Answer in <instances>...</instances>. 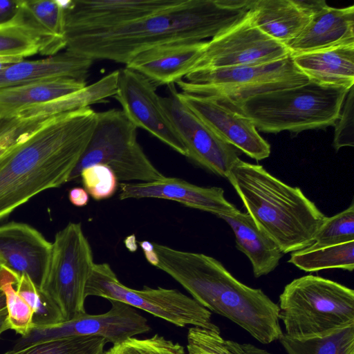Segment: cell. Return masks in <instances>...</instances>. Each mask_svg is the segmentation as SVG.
Here are the masks:
<instances>
[{
  "instance_id": "cell-1",
  "label": "cell",
  "mask_w": 354,
  "mask_h": 354,
  "mask_svg": "<svg viewBox=\"0 0 354 354\" xmlns=\"http://www.w3.org/2000/svg\"><path fill=\"white\" fill-rule=\"evenodd\" d=\"M250 10L248 0H67L66 49L126 65L156 46L212 39Z\"/></svg>"
},
{
  "instance_id": "cell-2",
  "label": "cell",
  "mask_w": 354,
  "mask_h": 354,
  "mask_svg": "<svg viewBox=\"0 0 354 354\" xmlns=\"http://www.w3.org/2000/svg\"><path fill=\"white\" fill-rule=\"evenodd\" d=\"M96 120L91 107L53 115L0 156V221L37 194L68 182Z\"/></svg>"
},
{
  "instance_id": "cell-3",
  "label": "cell",
  "mask_w": 354,
  "mask_h": 354,
  "mask_svg": "<svg viewBox=\"0 0 354 354\" xmlns=\"http://www.w3.org/2000/svg\"><path fill=\"white\" fill-rule=\"evenodd\" d=\"M156 268L178 282L198 304L225 317L262 344L283 335L279 308L261 289L236 279L216 259L153 243Z\"/></svg>"
},
{
  "instance_id": "cell-4",
  "label": "cell",
  "mask_w": 354,
  "mask_h": 354,
  "mask_svg": "<svg viewBox=\"0 0 354 354\" xmlns=\"http://www.w3.org/2000/svg\"><path fill=\"white\" fill-rule=\"evenodd\" d=\"M257 227L283 254L310 246L326 216L302 192L268 172L261 165L239 159L226 178Z\"/></svg>"
},
{
  "instance_id": "cell-5",
  "label": "cell",
  "mask_w": 354,
  "mask_h": 354,
  "mask_svg": "<svg viewBox=\"0 0 354 354\" xmlns=\"http://www.w3.org/2000/svg\"><path fill=\"white\" fill-rule=\"evenodd\" d=\"M349 89L309 80L301 86L257 95L243 101L219 99L249 118L257 131L298 133L333 126Z\"/></svg>"
},
{
  "instance_id": "cell-6",
  "label": "cell",
  "mask_w": 354,
  "mask_h": 354,
  "mask_svg": "<svg viewBox=\"0 0 354 354\" xmlns=\"http://www.w3.org/2000/svg\"><path fill=\"white\" fill-rule=\"evenodd\" d=\"M279 320L287 337L305 339L354 325V291L315 275L297 278L279 296Z\"/></svg>"
},
{
  "instance_id": "cell-7",
  "label": "cell",
  "mask_w": 354,
  "mask_h": 354,
  "mask_svg": "<svg viewBox=\"0 0 354 354\" xmlns=\"http://www.w3.org/2000/svg\"><path fill=\"white\" fill-rule=\"evenodd\" d=\"M96 164L109 167L122 182H149L164 176L139 144L137 127L122 110L116 109L97 112L92 136L68 182L79 178L84 168Z\"/></svg>"
},
{
  "instance_id": "cell-8",
  "label": "cell",
  "mask_w": 354,
  "mask_h": 354,
  "mask_svg": "<svg viewBox=\"0 0 354 354\" xmlns=\"http://www.w3.org/2000/svg\"><path fill=\"white\" fill-rule=\"evenodd\" d=\"M185 78L176 82L181 92L232 102L309 81L295 66L291 55L264 64L196 70Z\"/></svg>"
},
{
  "instance_id": "cell-9",
  "label": "cell",
  "mask_w": 354,
  "mask_h": 354,
  "mask_svg": "<svg viewBox=\"0 0 354 354\" xmlns=\"http://www.w3.org/2000/svg\"><path fill=\"white\" fill-rule=\"evenodd\" d=\"M94 265L92 249L80 223L71 222L56 233L40 289L59 308L64 321L86 313V287Z\"/></svg>"
},
{
  "instance_id": "cell-10",
  "label": "cell",
  "mask_w": 354,
  "mask_h": 354,
  "mask_svg": "<svg viewBox=\"0 0 354 354\" xmlns=\"http://www.w3.org/2000/svg\"><path fill=\"white\" fill-rule=\"evenodd\" d=\"M86 296L123 302L177 326L188 325L220 330L212 322V313L195 299L176 289L134 290L121 283L106 263H95L86 287Z\"/></svg>"
},
{
  "instance_id": "cell-11",
  "label": "cell",
  "mask_w": 354,
  "mask_h": 354,
  "mask_svg": "<svg viewBox=\"0 0 354 354\" xmlns=\"http://www.w3.org/2000/svg\"><path fill=\"white\" fill-rule=\"evenodd\" d=\"M290 55L285 44L256 26L250 10L235 24L207 41L203 54L192 71L264 64Z\"/></svg>"
},
{
  "instance_id": "cell-12",
  "label": "cell",
  "mask_w": 354,
  "mask_h": 354,
  "mask_svg": "<svg viewBox=\"0 0 354 354\" xmlns=\"http://www.w3.org/2000/svg\"><path fill=\"white\" fill-rule=\"evenodd\" d=\"M111 309L102 314L87 313L62 323L45 327H34L19 338L12 349H20L36 343L75 336H97L113 344L136 335L148 333L147 319L133 307L123 302L109 300Z\"/></svg>"
},
{
  "instance_id": "cell-13",
  "label": "cell",
  "mask_w": 354,
  "mask_h": 354,
  "mask_svg": "<svg viewBox=\"0 0 354 354\" xmlns=\"http://www.w3.org/2000/svg\"><path fill=\"white\" fill-rule=\"evenodd\" d=\"M168 86L170 95L160 97V102L186 148L187 157L203 169L227 178L240 159L238 150L178 100L174 91V84Z\"/></svg>"
},
{
  "instance_id": "cell-14",
  "label": "cell",
  "mask_w": 354,
  "mask_h": 354,
  "mask_svg": "<svg viewBox=\"0 0 354 354\" xmlns=\"http://www.w3.org/2000/svg\"><path fill=\"white\" fill-rule=\"evenodd\" d=\"M128 119L178 153L187 150L165 111L156 86L140 73L124 67L118 70L114 95Z\"/></svg>"
},
{
  "instance_id": "cell-15",
  "label": "cell",
  "mask_w": 354,
  "mask_h": 354,
  "mask_svg": "<svg viewBox=\"0 0 354 354\" xmlns=\"http://www.w3.org/2000/svg\"><path fill=\"white\" fill-rule=\"evenodd\" d=\"M174 93L204 123L221 138L259 161L270 154V145L259 133L252 122L224 100L178 92Z\"/></svg>"
},
{
  "instance_id": "cell-16",
  "label": "cell",
  "mask_w": 354,
  "mask_h": 354,
  "mask_svg": "<svg viewBox=\"0 0 354 354\" xmlns=\"http://www.w3.org/2000/svg\"><path fill=\"white\" fill-rule=\"evenodd\" d=\"M52 252V242L29 224L0 225V263L17 277L26 276L41 288Z\"/></svg>"
},
{
  "instance_id": "cell-17",
  "label": "cell",
  "mask_w": 354,
  "mask_h": 354,
  "mask_svg": "<svg viewBox=\"0 0 354 354\" xmlns=\"http://www.w3.org/2000/svg\"><path fill=\"white\" fill-rule=\"evenodd\" d=\"M118 198H162L213 214L221 218L232 216L239 211L224 196L221 187H205L181 178L165 177L149 182L120 183Z\"/></svg>"
},
{
  "instance_id": "cell-18",
  "label": "cell",
  "mask_w": 354,
  "mask_h": 354,
  "mask_svg": "<svg viewBox=\"0 0 354 354\" xmlns=\"http://www.w3.org/2000/svg\"><path fill=\"white\" fill-rule=\"evenodd\" d=\"M206 44L200 41L156 46L136 55L126 67L145 76L156 87L173 84L193 70Z\"/></svg>"
},
{
  "instance_id": "cell-19",
  "label": "cell",
  "mask_w": 354,
  "mask_h": 354,
  "mask_svg": "<svg viewBox=\"0 0 354 354\" xmlns=\"http://www.w3.org/2000/svg\"><path fill=\"white\" fill-rule=\"evenodd\" d=\"M93 60L65 50L36 60H21L0 70V90L53 78L85 82Z\"/></svg>"
},
{
  "instance_id": "cell-20",
  "label": "cell",
  "mask_w": 354,
  "mask_h": 354,
  "mask_svg": "<svg viewBox=\"0 0 354 354\" xmlns=\"http://www.w3.org/2000/svg\"><path fill=\"white\" fill-rule=\"evenodd\" d=\"M354 44V6H328L309 23L286 46L291 55Z\"/></svg>"
},
{
  "instance_id": "cell-21",
  "label": "cell",
  "mask_w": 354,
  "mask_h": 354,
  "mask_svg": "<svg viewBox=\"0 0 354 354\" xmlns=\"http://www.w3.org/2000/svg\"><path fill=\"white\" fill-rule=\"evenodd\" d=\"M291 55L309 80L348 89L354 85V44Z\"/></svg>"
},
{
  "instance_id": "cell-22",
  "label": "cell",
  "mask_w": 354,
  "mask_h": 354,
  "mask_svg": "<svg viewBox=\"0 0 354 354\" xmlns=\"http://www.w3.org/2000/svg\"><path fill=\"white\" fill-rule=\"evenodd\" d=\"M221 218L233 230L236 248L250 261L255 277L266 275L278 266L284 254L271 238L257 227L247 212L239 210L232 216Z\"/></svg>"
},
{
  "instance_id": "cell-23",
  "label": "cell",
  "mask_w": 354,
  "mask_h": 354,
  "mask_svg": "<svg viewBox=\"0 0 354 354\" xmlns=\"http://www.w3.org/2000/svg\"><path fill=\"white\" fill-rule=\"evenodd\" d=\"M86 82L71 78H53L0 90V118H14L26 109L76 92Z\"/></svg>"
},
{
  "instance_id": "cell-24",
  "label": "cell",
  "mask_w": 354,
  "mask_h": 354,
  "mask_svg": "<svg viewBox=\"0 0 354 354\" xmlns=\"http://www.w3.org/2000/svg\"><path fill=\"white\" fill-rule=\"evenodd\" d=\"M19 12L39 39L40 55L50 57L66 49L64 1L21 0Z\"/></svg>"
},
{
  "instance_id": "cell-25",
  "label": "cell",
  "mask_w": 354,
  "mask_h": 354,
  "mask_svg": "<svg viewBox=\"0 0 354 354\" xmlns=\"http://www.w3.org/2000/svg\"><path fill=\"white\" fill-rule=\"evenodd\" d=\"M250 11L254 24L261 32L286 46L310 21L292 0H254Z\"/></svg>"
},
{
  "instance_id": "cell-26",
  "label": "cell",
  "mask_w": 354,
  "mask_h": 354,
  "mask_svg": "<svg viewBox=\"0 0 354 354\" xmlns=\"http://www.w3.org/2000/svg\"><path fill=\"white\" fill-rule=\"evenodd\" d=\"M289 263L305 272L340 268L354 269V241L318 249H304L291 253Z\"/></svg>"
},
{
  "instance_id": "cell-27",
  "label": "cell",
  "mask_w": 354,
  "mask_h": 354,
  "mask_svg": "<svg viewBox=\"0 0 354 354\" xmlns=\"http://www.w3.org/2000/svg\"><path fill=\"white\" fill-rule=\"evenodd\" d=\"M279 340L287 354H354V325L305 339H292L283 333Z\"/></svg>"
},
{
  "instance_id": "cell-28",
  "label": "cell",
  "mask_w": 354,
  "mask_h": 354,
  "mask_svg": "<svg viewBox=\"0 0 354 354\" xmlns=\"http://www.w3.org/2000/svg\"><path fill=\"white\" fill-rule=\"evenodd\" d=\"M39 39L19 12L0 24V59L23 60L39 53Z\"/></svg>"
},
{
  "instance_id": "cell-29",
  "label": "cell",
  "mask_w": 354,
  "mask_h": 354,
  "mask_svg": "<svg viewBox=\"0 0 354 354\" xmlns=\"http://www.w3.org/2000/svg\"><path fill=\"white\" fill-rule=\"evenodd\" d=\"M107 342L97 336H75L41 342L3 354H104Z\"/></svg>"
},
{
  "instance_id": "cell-30",
  "label": "cell",
  "mask_w": 354,
  "mask_h": 354,
  "mask_svg": "<svg viewBox=\"0 0 354 354\" xmlns=\"http://www.w3.org/2000/svg\"><path fill=\"white\" fill-rule=\"evenodd\" d=\"M17 278L15 274L2 266L0 271V289L6 297L10 329L21 336H25L34 328L33 312L15 288Z\"/></svg>"
},
{
  "instance_id": "cell-31",
  "label": "cell",
  "mask_w": 354,
  "mask_h": 354,
  "mask_svg": "<svg viewBox=\"0 0 354 354\" xmlns=\"http://www.w3.org/2000/svg\"><path fill=\"white\" fill-rule=\"evenodd\" d=\"M15 288L32 310L34 327L50 326L65 322L57 304L28 277H18Z\"/></svg>"
},
{
  "instance_id": "cell-32",
  "label": "cell",
  "mask_w": 354,
  "mask_h": 354,
  "mask_svg": "<svg viewBox=\"0 0 354 354\" xmlns=\"http://www.w3.org/2000/svg\"><path fill=\"white\" fill-rule=\"evenodd\" d=\"M354 241V203L331 217H326L307 250L335 245Z\"/></svg>"
},
{
  "instance_id": "cell-33",
  "label": "cell",
  "mask_w": 354,
  "mask_h": 354,
  "mask_svg": "<svg viewBox=\"0 0 354 354\" xmlns=\"http://www.w3.org/2000/svg\"><path fill=\"white\" fill-rule=\"evenodd\" d=\"M104 354H185L183 346L158 334L147 339L129 337L113 344Z\"/></svg>"
},
{
  "instance_id": "cell-34",
  "label": "cell",
  "mask_w": 354,
  "mask_h": 354,
  "mask_svg": "<svg viewBox=\"0 0 354 354\" xmlns=\"http://www.w3.org/2000/svg\"><path fill=\"white\" fill-rule=\"evenodd\" d=\"M80 178L85 190L94 200L111 197L118 188V178L108 166L96 164L87 167L80 172Z\"/></svg>"
},
{
  "instance_id": "cell-35",
  "label": "cell",
  "mask_w": 354,
  "mask_h": 354,
  "mask_svg": "<svg viewBox=\"0 0 354 354\" xmlns=\"http://www.w3.org/2000/svg\"><path fill=\"white\" fill-rule=\"evenodd\" d=\"M188 354H236L227 344L220 330L192 326L187 333Z\"/></svg>"
},
{
  "instance_id": "cell-36",
  "label": "cell",
  "mask_w": 354,
  "mask_h": 354,
  "mask_svg": "<svg viewBox=\"0 0 354 354\" xmlns=\"http://www.w3.org/2000/svg\"><path fill=\"white\" fill-rule=\"evenodd\" d=\"M48 118H0V156L27 138Z\"/></svg>"
},
{
  "instance_id": "cell-37",
  "label": "cell",
  "mask_w": 354,
  "mask_h": 354,
  "mask_svg": "<svg viewBox=\"0 0 354 354\" xmlns=\"http://www.w3.org/2000/svg\"><path fill=\"white\" fill-rule=\"evenodd\" d=\"M333 147L336 151L354 146V87L348 91L334 125Z\"/></svg>"
},
{
  "instance_id": "cell-38",
  "label": "cell",
  "mask_w": 354,
  "mask_h": 354,
  "mask_svg": "<svg viewBox=\"0 0 354 354\" xmlns=\"http://www.w3.org/2000/svg\"><path fill=\"white\" fill-rule=\"evenodd\" d=\"M292 1L297 8L310 19L328 7L324 0H292Z\"/></svg>"
},
{
  "instance_id": "cell-39",
  "label": "cell",
  "mask_w": 354,
  "mask_h": 354,
  "mask_svg": "<svg viewBox=\"0 0 354 354\" xmlns=\"http://www.w3.org/2000/svg\"><path fill=\"white\" fill-rule=\"evenodd\" d=\"M21 0H0V24L13 19L17 14Z\"/></svg>"
},
{
  "instance_id": "cell-40",
  "label": "cell",
  "mask_w": 354,
  "mask_h": 354,
  "mask_svg": "<svg viewBox=\"0 0 354 354\" xmlns=\"http://www.w3.org/2000/svg\"><path fill=\"white\" fill-rule=\"evenodd\" d=\"M226 342L236 354H272L251 344H239L232 340H226Z\"/></svg>"
},
{
  "instance_id": "cell-41",
  "label": "cell",
  "mask_w": 354,
  "mask_h": 354,
  "mask_svg": "<svg viewBox=\"0 0 354 354\" xmlns=\"http://www.w3.org/2000/svg\"><path fill=\"white\" fill-rule=\"evenodd\" d=\"M68 199L74 206L81 207L88 204L89 196L84 188L75 187L70 189Z\"/></svg>"
},
{
  "instance_id": "cell-42",
  "label": "cell",
  "mask_w": 354,
  "mask_h": 354,
  "mask_svg": "<svg viewBox=\"0 0 354 354\" xmlns=\"http://www.w3.org/2000/svg\"><path fill=\"white\" fill-rule=\"evenodd\" d=\"M138 243L142 249L145 257L148 263L156 267L158 263V259L154 250L153 244L148 241H143Z\"/></svg>"
},
{
  "instance_id": "cell-43",
  "label": "cell",
  "mask_w": 354,
  "mask_h": 354,
  "mask_svg": "<svg viewBox=\"0 0 354 354\" xmlns=\"http://www.w3.org/2000/svg\"><path fill=\"white\" fill-rule=\"evenodd\" d=\"M10 329L8 319V311L6 307L0 310V336L6 330Z\"/></svg>"
},
{
  "instance_id": "cell-44",
  "label": "cell",
  "mask_w": 354,
  "mask_h": 354,
  "mask_svg": "<svg viewBox=\"0 0 354 354\" xmlns=\"http://www.w3.org/2000/svg\"><path fill=\"white\" fill-rule=\"evenodd\" d=\"M124 243L127 248L130 252H133L138 248V245H137V243H136V236H135L134 234H132V235H130V236H127L124 239Z\"/></svg>"
},
{
  "instance_id": "cell-45",
  "label": "cell",
  "mask_w": 354,
  "mask_h": 354,
  "mask_svg": "<svg viewBox=\"0 0 354 354\" xmlns=\"http://www.w3.org/2000/svg\"><path fill=\"white\" fill-rule=\"evenodd\" d=\"M2 268V265L0 263V271ZM6 307V297L3 291L0 289V310Z\"/></svg>"
}]
</instances>
